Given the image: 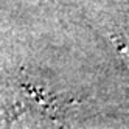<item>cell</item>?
Listing matches in <instances>:
<instances>
[{"mask_svg":"<svg viewBox=\"0 0 129 129\" xmlns=\"http://www.w3.org/2000/svg\"><path fill=\"white\" fill-rule=\"evenodd\" d=\"M112 39H114V42L117 45L120 54H121L123 59L129 64V39L123 38V36H112Z\"/></svg>","mask_w":129,"mask_h":129,"instance_id":"6da1fadb","label":"cell"}]
</instances>
